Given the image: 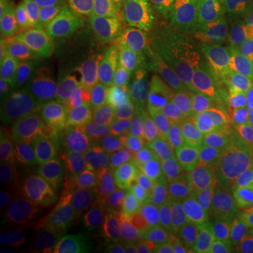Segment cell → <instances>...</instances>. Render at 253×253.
Returning a JSON list of instances; mask_svg holds the SVG:
<instances>
[{"mask_svg": "<svg viewBox=\"0 0 253 253\" xmlns=\"http://www.w3.org/2000/svg\"><path fill=\"white\" fill-rule=\"evenodd\" d=\"M114 173L99 138L93 134H82L76 135L48 174L84 211L111 197Z\"/></svg>", "mask_w": 253, "mask_h": 253, "instance_id": "obj_2", "label": "cell"}, {"mask_svg": "<svg viewBox=\"0 0 253 253\" xmlns=\"http://www.w3.org/2000/svg\"><path fill=\"white\" fill-rule=\"evenodd\" d=\"M186 27L206 33L244 34L241 18L226 0H189V17Z\"/></svg>", "mask_w": 253, "mask_h": 253, "instance_id": "obj_15", "label": "cell"}, {"mask_svg": "<svg viewBox=\"0 0 253 253\" xmlns=\"http://www.w3.org/2000/svg\"><path fill=\"white\" fill-rule=\"evenodd\" d=\"M219 253H253V238H229Z\"/></svg>", "mask_w": 253, "mask_h": 253, "instance_id": "obj_33", "label": "cell"}, {"mask_svg": "<svg viewBox=\"0 0 253 253\" xmlns=\"http://www.w3.org/2000/svg\"><path fill=\"white\" fill-rule=\"evenodd\" d=\"M181 179L166 170L154 174L145 183L139 199L132 211L138 219L161 212L169 208L179 207L181 203Z\"/></svg>", "mask_w": 253, "mask_h": 253, "instance_id": "obj_16", "label": "cell"}, {"mask_svg": "<svg viewBox=\"0 0 253 253\" xmlns=\"http://www.w3.org/2000/svg\"><path fill=\"white\" fill-rule=\"evenodd\" d=\"M229 90L235 94H251L253 96V56L245 62L244 68L226 83Z\"/></svg>", "mask_w": 253, "mask_h": 253, "instance_id": "obj_29", "label": "cell"}, {"mask_svg": "<svg viewBox=\"0 0 253 253\" xmlns=\"http://www.w3.org/2000/svg\"><path fill=\"white\" fill-rule=\"evenodd\" d=\"M10 78L13 82L14 109L23 111L38 123L81 118L76 111L45 83L30 78L28 73Z\"/></svg>", "mask_w": 253, "mask_h": 253, "instance_id": "obj_9", "label": "cell"}, {"mask_svg": "<svg viewBox=\"0 0 253 253\" xmlns=\"http://www.w3.org/2000/svg\"><path fill=\"white\" fill-rule=\"evenodd\" d=\"M24 10H27L24 0H0V34H3L10 23Z\"/></svg>", "mask_w": 253, "mask_h": 253, "instance_id": "obj_31", "label": "cell"}, {"mask_svg": "<svg viewBox=\"0 0 253 253\" xmlns=\"http://www.w3.org/2000/svg\"><path fill=\"white\" fill-rule=\"evenodd\" d=\"M75 9L81 11V14L107 11V10L128 9L134 3V0H66Z\"/></svg>", "mask_w": 253, "mask_h": 253, "instance_id": "obj_27", "label": "cell"}, {"mask_svg": "<svg viewBox=\"0 0 253 253\" xmlns=\"http://www.w3.org/2000/svg\"><path fill=\"white\" fill-rule=\"evenodd\" d=\"M78 131L79 128L75 124V120L41 123L28 159L26 179L34 180L44 176L46 170H51L76 138Z\"/></svg>", "mask_w": 253, "mask_h": 253, "instance_id": "obj_10", "label": "cell"}, {"mask_svg": "<svg viewBox=\"0 0 253 253\" xmlns=\"http://www.w3.org/2000/svg\"><path fill=\"white\" fill-rule=\"evenodd\" d=\"M235 93L225 89L218 93L201 120L197 136L200 165L219 174L225 170L226 155L238 126Z\"/></svg>", "mask_w": 253, "mask_h": 253, "instance_id": "obj_7", "label": "cell"}, {"mask_svg": "<svg viewBox=\"0 0 253 253\" xmlns=\"http://www.w3.org/2000/svg\"><path fill=\"white\" fill-rule=\"evenodd\" d=\"M229 239L228 217L218 208L211 207L194 217L186 218L184 241L189 244L217 251Z\"/></svg>", "mask_w": 253, "mask_h": 253, "instance_id": "obj_19", "label": "cell"}, {"mask_svg": "<svg viewBox=\"0 0 253 253\" xmlns=\"http://www.w3.org/2000/svg\"><path fill=\"white\" fill-rule=\"evenodd\" d=\"M23 253H97L79 225H66L38 236L24 246Z\"/></svg>", "mask_w": 253, "mask_h": 253, "instance_id": "obj_22", "label": "cell"}, {"mask_svg": "<svg viewBox=\"0 0 253 253\" xmlns=\"http://www.w3.org/2000/svg\"><path fill=\"white\" fill-rule=\"evenodd\" d=\"M54 17L63 55L89 59L81 40V11L66 0H45Z\"/></svg>", "mask_w": 253, "mask_h": 253, "instance_id": "obj_21", "label": "cell"}, {"mask_svg": "<svg viewBox=\"0 0 253 253\" xmlns=\"http://www.w3.org/2000/svg\"><path fill=\"white\" fill-rule=\"evenodd\" d=\"M82 212L49 174L41 176L20 186L3 203L1 241L17 249L56 228L79 225Z\"/></svg>", "mask_w": 253, "mask_h": 253, "instance_id": "obj_1", "label": "cell"}, {"mask_svg": "<svg viewBox=\"0 0 253 253\" xmlns=\"http://www.w3.org/2000/svg\"><path fill=\"white\" fill-rule=\"evenodd\" d=\"M253 169V138L236 126L231 146L226 155L225 170Z\"/></svg>", "mask_w": 253, "mask_h": 253, "instance_id": "obj_25", "label": "cell"}, {"mask_svg": "<svg viewBox=\"0 0 253 253\" xmlns=\"http://www.w3.org/2000/svg\"><path fill=\"white\" fill-rule=\"evenodd\" d=\"M132 10L134 9L128 7L82 14L81 40L87 54L93 48L101 44L107 37L111 36L126 21V17L132 13Z\"/></svg>", "mask_w": 253, "mask_h": 253, "instance_id": "obj_24", "label": "cell"}, {"mask_svg": "<svg viewBox=\"0 0 253 253\" xmlns=\"http://www.w3.org/2000/svg\"><path fill=\"white\" fill-rule=\"evenodd\" d=\"M154 253H159V252H154Z\"/></svg>", "mask_w": 253, "mask_h": 253, "instance_id": "obj_37", "label": "cell"}, {"mask_svg": "<svg viewBox=\"0 0 253 253\" xmlns=\"http://www.w3.org/2000/svg\"><path fill=\"white\" fill-rule=\"evenodd\" d=\"M31 31L37 51V61L51 62L65 56L61 49L58 31L48 3L44 1L31 14ZM38 66V63H37ZM36 66V68H37Z\"/></svg>", "mask_w": 253, "mask_h": 253, "instance_id": "obj_23", "label": "cell"}, {"mask_svg": "<svg viewBox=\"0 0 253 253\" xmlns=\"http://www.w3.org/2000/svg\"><path fill=\"white\" fill-rule=\"evenodd\" d=\"M229 238H253V206L228 217Z\"/></svg>", "mask_w": 253, "mask_h": 253, "instance_id": "obj_28", "label": "cell"}, {"mask_svg": "<svg viewBox=\"0 0 253 253\" xmlns=\"http://www.w3.org/2000/svg\"><path fill=\"white\" fill-rule=\"evenodd\" d=\"M161 170L162 165L156 162L152 152L145 149L131 152L116 169L110 199L132 210L145 183Z\"/></svg>", "mask_w": 253, "mask_h": 253, "instance_id": "obj_13", "label": "cell"}, {"mask_svg": "<svg viewBox=\"0 0 253 253\" xmlns=\"http://www.w3.org/2000/svg\"><path fill=\"white\" fill-rule=\"evenodd\" d=\"M159 253H219L217 251H210V249H204V248H199L194 245L189 244L186 241H183L181 244L176 245L174 248L169 249V251H162Z\"/></svg>", "mask_w": 253, "mask_h": 253, "instance_id": "obj_34", "label": "cell"}, {"mask_svg": "<svg viewBox=\"0 0 253 253\" xmlns=\"http://www.w3.org/2000/svg\"><path fill=\"white\" fill-rule=\"evenodd\" d=\"M24 179L21 168L4 155H0V190L1 196L9 197L18 189V181Z\"/></svg>", "mask_w": 253, "mask_h": 253, "instance_id": "obj_26", "label": "cell"}, {"mask_svg": "<svg viewBox=\"0 0 253 253\" xmlns=\"http://www.w3.org/2000/svg\"><path fill=\"white\" fill-rule=\"evenodd\" d=\"M28 76L52 87L81 118L99 114L107 104L106 76L90 59L65 55L38 65Z\"/></svg>", "mask_w": 253, "mask_h": 253, "instance_id": "obj_4", "label": "cell"}, {"mask_svg": "<svg viewBox=\"0 0 253 253\" xmlns=\"http://www.w3.org/2000/svg\"><path fill=\"white\" fill-rule=\"evenodd\" d=\"M186 218L179 207L138 219L134 253H154L169 251L184 241Z\"/></svg>", "mask_w": 253, "mask_h": 253, "instance_id": "obj_11", "label": "cell"}, {"mask_svg": "<svg viewBox=\"0 0 253 253\" xmlns=\"http://www.w3.org/2000/svg\"><path fill=\"white\" fill-rule=\"evenodd\" d=\"M138 218L131 208L104 200L82 212L79 228L97 253H134Z\"/></svg>", "mask_w": 253, "mask_h": 253, "instance_id": "obj_6", "label": "cell"}, {"mask_svg": "<svg viewBox=\"0 0 253 253\" xmlns=\"http://www.w3.org/2000/svg\"><path fill=\"white\" fill-rule=\"evenodd\" d=\"M1 71L9 76H18L37 66V51L31 31V16L24 10L14 18L7 30L0 34Z\"/></svg>", "mask_w": 253, "mask_h": 253, "instance_id": "obj_12", "label": "cell"}, {"mask_svg": "<svg viewBox=\"0 0 253 253\" xmlns=\"http://www.w3.org/2000/svg\"><path fill=\"white\" fill-rule=\"evenodd\" d=\"M41 123L14 109L0 126V149L1 155L7 156L21 168L24 179L28 159L31 155L37 129Z\"/></svg>", "mask_w": 253, "mask_h": 253, "instance_id": "obj_14", "label": "cell"}, {"mask_svg": "<svg viewBox=\"0 0 253 253\" xmlns=\"http://www.w3.org/2000/svg\"><path fill=\"white\" fill-rule=\"evenodd\" d=\"M177 41L191 75L206 87L226 84L244 68V49L235 34L184 27Z\"/></svg>", "mask_w": 253, "mask_h": 253, "instance_id": "obj_5", "label": "cell"}, {"mask_svg": "<svg viewBox=\"0 0 253 253\" xmlns=\"http://www.w3.org/2000/svg\"><path fill=\"white\" fill-rule=\"evenodd\" d=\"M242 27H244V36L248 37L251 40V42L253 44V0L251 1L249 7L246 9Z\"/></svg>", "mask_w": 253, "mask_h": 253, "instance_id": "obj_35", "label": "cell"}, {"mask_svg": "<svg viewBox=\"0 0 253 253\" xmlns=\"http://www.w3.org/2000/svg\"><path fill=\"white\" fill-rule=\"evenodd\" d=\"M217 177V173L200 163L181 177L180 210L184 218L194 217L212 207Z\"/></svg>", "mask_w": 253, "mask_h": 253, "instance_id": "obj_18", "label": "cell"}, {"mask_svg": "<svg viewBox=\"0 0 253 253\" xmlns=\"http://www.w3.org/2000/svg\"><path fill=\"white\" fill-rule=\"evenodd\" d=\"M252 0H226V3L231 6V9L235 11V14L239 18H242L246 13V9L249 7Z\"/></svg>", "mask_w": 253, "mask_h": 253, "instance_id": "obj_36", "label": "cell"}, {"mask_svg": "<svg viewBox=\"0 0 253 253\" xmlns=\"http://www.w3.org/2000/svg\"><path fill=\"white\" fill-rule=\"evenodd\" d=\"M136 14L162 33H180L187 24L189 0H134Z\"/></svg>", "mask_w": 253, "mask_h": 253, "instance_id": "obj_20", "label": "cell"}, {"mask_svg": "<svg viewBox=\"0 0 253 253\" xmlns=\"http://www.w3.org/2000/svg\"><path fill=\"white\" fill-rule=\"evenodd\" d=\"M238 101V126L253 138V96L235 94Z\"/></svg>", "mask_w": 253, "mask_h": 253, "instance_id": "obj_30", "label": "cell"}, {"mask_svg": "<svg viewBox=\"0 0 253 253\" xmlns=\"http://www.w3.org/2000/svg\"><path fill=\"white\" fill-rule=\"evenodd\" d=\"M165 33L149 27L135 10L101 44L89 52V59L107 76L135 75L168 51Z\"/></svg>", "mask_w": 253, "mask_h": 253, "instance_id": "obj_3", "label": "cell"}, {"mask_svg": "<svg viewBox=\"0 0 253 253\" xmlns=\"http://www.w3.org/2000/svg\"><path fill=\"white\" fill-rule=\"evenodd\" d=\"M207 110L186 111L152 136L162 151L163 170L181 179L197 163V136L201 120Z\"/></svg>", "mask_w": 253, "mask_h": 253, "instance_id": "obj_8", "label": "cell"}, {"mask_svg": "<svg viewBox=\"0 0 253 253\" xmlns=\"http://www.w3.org/2000/svg\"><path fill=\"white\" fill-rule=\"evenodd\" d=\"M253 206V169L224 170L218 174L212 207L231 217Z\"/></svg>", "mask_w": 253, "mask_h": 253, "instance_id": "obj_17", "label": "cell"}, {"mask_svg": "<svg viewBox=\"0 0 253 253\" xmlns=\"http://www.w3.org/2000/svg\"><path fill=\"white\" fill-rule=\"evenodd\" d=\"M14 110V99H13V82L7 75H1L0 83V124L9 117V114Z\"/></svg>", "mask_w": 253, "mask_h": 253, "instance_id": "obj_32", "label": "cell"}]
</instances>
